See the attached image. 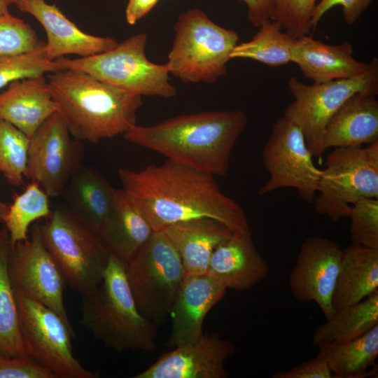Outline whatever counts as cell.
Segmentation results:
<instances>
[{"label":"cell","instance_id":"obj_9","mask_svg":"<svg viewBox=\"0 0 378 378\" xmlns=\"http://www.w3.org/2000/svg\"><path fill=\"white\" fill-rule=\"evenodd\" d=\"M125 270L139 312L155 323H162L186 276L175 247L162 231H154L125 262Z\"/></svg>","mask_w":378,"mask_h":378},{"label":"cell","instance_id":"obj_38","mask_svg":"<svg viewBox=\"0 0 378 378\" xmlns=\"http://www.w3.org/2000/svg\"><path fill=\"white\" fill-rule=\"evenodd\" d=\"M374 0H320L314 9L311 24L314 29L322 17L335 6L342 7L344 22L347 25L354 24L369 8Z\"/></svg>","mask_w":378,"mask_h":378},{"label":"cell","instance_id":"obj_29","mask_svg":"<svg viewBox=\"0 0 378 378\" xmlns=\"http://www.w3.org/2000/svg\"><path fill=\"white\" fill-rule=\"evenodd\" d=\"M378 324V290L362 301L335 309L333 316L316 330L312 343L346 342Z\"/></svg>","mask_w":378,"mask_h":378},{"label":"cell","instance_id":"obj_4","mask_svg":"<svg viewBox=\"0 0 378 378\" xmlns=\"http://www.w3.org/2000/svg\"><path fill=\"white\" fill-rule=\"evenodd\" d=\"M81 296L80 323L106 346L119 354L156 348L155 323L139 312L118 257L110 253L102 281Z\"/></svg>","mask_w":378,"mask_h":378},{"label":"cell","instance_id":"obj_28","mask_svg":"<svg viewBox=\"0 0 378 378\" xmlns=\"http://www.w3.org/2000/svg\"><path fill=\"white\" fill-rule=\"evenodd\" d=\"M11 242L6 228L0 229V354L27 356L22 342L15 293L9 273Z\"/></svg>","mask_w":378,"mask_h":378},{"label":"cell","instance_id":"obj_20","mask_svg":"<svg viewBox=\"0 0 378 378\" xmlns=\"http://www.w3.org/2000/svg\"><path fill=\"white\" fill-rule=\"evenodd\" d=\"M270 267L257 251L251 231L233 234L214 249L206 274L226 289L249 290L264 280Z\"/></svg>","mask_w":378,"mask_h":378},{"label":"cell","instance_id":"obj_26","mask_svg":"<svg viewBox=\"0 0 378 378\" xmlns=\"http://www.w3.org/2000/svg\"><path fill=\"white\" fill-rule=\"evenodd\" d=\"M115 191L96 170L81 166L62 195L69 209L99 234L113 207Z\"/></svg>","mask_w":378,"mask_h":378},{"label":"cell","instance_id":"obj_11","mask_svg":"<svg viewBox=\"0 0 378 378\" xmlns=\"http://www.w3.org/2000/svg\"><path fill=\"white\" fill-rule=\"evenodd\" d=\"M288 88L294 100L283 116L300 127L310 149L320 140L331 117L350 97L360 92L378 93V59L373 57L367 71L349 78L306 84L292 76Z\"/></svg>","mask_w":378,"mask_h":378},{"label":"cell","instance_id":"obj_25","mask_svg":"<svg viewBox=\"0 0 378 378\" xmlns=\"http://www.w3.org/2000/svg\"><path fill=\"white\" fill-rule=\"evenodd\" d=\"M377 290L378 248L352 244L342 249L334 309L356 304Z\"/></svg>","mask_w":378,"mask_h":378},{"label":"cell","instance_id":"obj_43","mask_svg":"<svg viewBox=\"0 0 378 378\" xmlns=\"http://www.w3.org/2000/svg\"><path fill=\"white\" fill-rule=\"evenodd\" d=\"M8 209L9 205L4 202L0 197V223L4 224Z\"/></svg>","mask_w":378,"mask_h":378},{"label":"cell","instance_id":"obj_7","mask_svg":"<svg viewBox=\"0 0 378 378\" xmlns=\"http://www.w3.org/2000/svg\"><path fill=\"white\" fill-rule=\"evenodd\" d=\"M148 36L132 35L115 48L94 55L55 60L62 69L88 74L103 82L140 96L174 97L167 63L150 62L145 52Z\"/></svg>","mask_w":378,"mask_h":378},{"label":"cell","instance_id":"obj_36","mask_svg":"<svg viewBox=\"0 0 378 378\" xmlns=\"http://www.w3.org/2000/svg\"><path fill=\"white\" fill-rule=\"evenodd\" d=\"M349 217L352 244L378 248V199H363L355 203Z\"/></svg>","mask_w":378,"mask_h":378},{"label":"cell","instance_id":"obj_30","mask_svg":"<svg viewBox=\"0 0 378 378\" xmlns=\"http://www.w3.org/2000/svg\"><path fill=\"white\" fill-rule=\"evenodd\" d=\"M282 30L276 21H265L250 41L235 46L230 59H249L273 67L291 62L296 37Z\"/></svg>","mask_w":378,"mask_h":378},{"label":"cell","instance_id":"obj_35","mask_svg":"<svg viewBox=\"0 0 378 378\" xmlns=\"http://www.w3.org/2000/svg\"><path fill=\"white\" fill-rule=\"evenodd\" d=\"M316 0H274L271 20L298 38L309 35Z\"/></svg>","mask_w":378,"mask_h":378},{"label":"cell","instance_id":"obj_10","mask_svg":"<svg viewBox=\"0 0 378 378\" xmlns=\"http://www.w3.org/2000/svg\"><path fill=\"white\" fill-rule=\"evenodd\" d=\"M20 328L27 356L50 371L55 378H97L74 357V329L54 310L15 293Z\"/></svg>","mask_w":378,"mask_h":378},{"label":"cell","instance_id":"obj_19","mask_svg":"<svg viewBox=\"0 0 378 378\" xmlns=\"http://www.w3.org/2000/svg\"><path fill=\"white\" fill-rule=\"evenodd\" d=\"M374 92L350 97L327 123L318 142L309 149L321 157L330 148L357 147L378 141V102Z\"/></svg>","mask_w":378,"mask_h":378},{"label":"cell","instance_id":"obj_33","mask_svg":"<svg viewBox=\"0 0 378 378\" xmlns=\"http://www.w3.org/2000/svg\"><path fill=\"white\" fill-rule=\"evenodd\" d=\"M45 45L23 54L0 55V89L15 80L62 70L55 61L46 59Z\"/></svg>","mask_w":378,"mask_h":378},{"label":"cell","instance_id":"obj_40","mask_svg":"<svg viewBox=\"0 0 378 378\" xmlns=\"http://www.w3.org/2000/svg\"><path fill=\"white\" fill-rule=\"evenodd\" d=\"M247 6L248 20L257 27L265 21L271 20L274 0H239Z\"/></svg>","mask_w":378,"mask_h":378},{"label":"cell","instance_id":"obj_13","mask_svg":"<svg viewBox=\"0 0 378 378\" xmlns=\"http://www.w3.org/2000/svg\"><path fill=\"white\" fill-rule=\"evenodd\" d=\"M83 148L58 112L50 115L30 138L25 177L37 183L49 197L62 192L82 166Z\"/></svg>","mask_w":378,"mask_h":378},{"label":"cell","instance_id":"obj_24","mask_svg":"<svg viewBox=\"0 0 378 378\" xmlns=\"http://www.w3.org/2000/svg\"><path fill=\"white\" fill-rule=\"evenodd\" d=\"M132 200L116 189L112 211L99 232L109 251L123 262L129 260L153 233Z\"/></svg>","mask_w":378,"mask_h":378},{"label":"cell","instance_id":"obj_14","mask_svg":"<svg viewBox=\"0 0 378 378\" xmlns=\"http://www.w3.org/2000/svg\"><path fill=\"white\" fill-rule=\"evenodd\" d=\"M9 273L15 293L52 309L73 329L64 302L66 284L44 245L39 224L31 227L29 238L11 244Z\"/></svg>","mask_w":378,"mask_h":378},{"label":"cell","instance_id":"obj_15","mask_svg":"<svg viewBox=\"0 0 378 378\" xmlns=\"http://www.w3.org/2000/svg\"><path fill=\"white\" fill-rule=\"evenodd\" d=\"M342 249L335 241L311 237L300 246L288 281L291 293L300 302H314L326 320L335 309L332 295L339 272Z\"/></svg>","mask_w":378,"mask_h":378},{"label":"cell","instance_id":"obj_17","mask_svg":"<svg viewBox=\"0 0 378 378\" xmlns=\"http://www.w3.org/2000/svg\"><path fill=\"white\" fill-rule=\"evenodd\" d=\"M15 5L21 12L31 15L44 28L47 36L45 54L49 61L68 55L88 57L111 50L118 44L113 38L84 32L55 5L45 0H15Z\"/></svg>","mask_w":378,"mask_h":378},{"label":"cell","instance_id":"obj_5","mask_svg":"<svg viewBox=\"0 0 378 378\" xmlns=\"http://www.w3.org/2000/svg\"><path fill=\"white\" fill-rule=\"evenodd\" d=\"M167 62L169 74L184 83H214L227 74L239 35L211 20L199 8L178 15Z\"/></svg>","mask_w":378,"mask_h":378},{"label":"cell","instance_id":"obj_42","mask_svg":"<svg viewBox=\"0 0 378 378\" xmlns=\"http://www.w3.org/2000/svg\"><path fill=\"white\" fill-rule=\"evenodd\" d=\"M15 3V0H0V17L10 15L9 6Z\"/></svg>","mask_w":378,"mask_h":378},{"label":"cell","instance_id":"obj_3","mask_svg":"<svg viewBox=\"0 0 378 378\" xmlns=\"http://www.w3.org/2000/svg\"><path fill=\"white\" fill-rule=\"evenodd\" d=\"M46 80L58 113L80 141L98 143L136 125L139 94L70 69L47 74Z\"/></svg>","mask_w":378,"mask_h":378},{"label":"cell","instance_id":"obj_21","mask_svg":"<svg viewBox=\"0 0 378 378\" xmlns=\"http://www.w3.org/2000/svg\"><path fill=\"white\" fill-rule=\"evenodd\" d=\"M354 49L348 41L330 45L309 35L296 38L292 49L291 62L304 76L316 83L352 78L367 71L371 61L363 63L353 56Z\"/></svg>","mask_w":378,"mask_h":378},{"label":"cell","instance_id":"obj_41","mask_svg":"<svg viewBox=\"0 0 378 378\" xmlns=\"http://www.w3.org/2000/svg\"><path fill=\"white\" fill-rule=\"evenodd\" d=\"M159 0H129L125 10L127 23L134 25L157 4Z\"/></svg>","mask_w":378,"mask_h":378},{"label":"cell","instance_id":"obj_1","mask_svg":"<svg viewBox=\"0 0 378 378\" xmlns=\"http://www.w3.org/2000/svg\"><path fill=\"white\" fill-rule=\"evenodd\" d=\"M118 175L153 231L203 218L224 224L233 234L251 230L244 209L221 192L211 174L167 160L138 171L121 168Z\"/></svg>","mask_w":378,"mask_h":378},{"label":"cell","instance_id":"obj_23","mask_svg":"<svg viewBox=\"0 0 378 378\" xmlns=\"http://www.w3.org/2000/svg\"><path fill=\"white\" fill-rule=\"evenodd\" d=\"M178 253L186 275L206 274L214 249L233 233L224 224L211 218H197L162 230Z\"/></svg>","mask_w":378,"mask_h":378},{"label":"cell","instance_id":"obj_22","mask_svg":"<svg viewBox=\"0 0 378 378\" xmlns=\"http://www.w3.org/2000/svg\"><path fill=\"white\" fill-rule=\"evenodd\" d=\"M57 111L44 76L15 80L0 93V118L31 138Z\"/></svg>","mask_w":378,"mask_h":378},{"label":"cell","instance_id":"obj_2","mask_svg":"<svg viewBox=\"0 0 378 378\" xmlns=\"http://www.w3.org/2000/svg\"><path fill=\"white\" fill-rule=\"evenodd\" d=\"M247 125L241 111H208L134 125L123 134L130 144L212 176H225L232 150Z\"/></svg>","mask_w":378,"mask_h":378},{"label":"cell","instance_id":"obj_12","mask_svg":"<svg viewBox=\"0 0 378 378\" xmlns=\"http://www.w3.org/2000/svg\"><path fill=\"white\" fill-rule=\"evenodd\" d=\"M305 137L300 127L282 116L272 125L271 134L262 151L269 178L258 193L265 195L278 189H295L301 199L312 203L321 170L314 164Z\"/></svg>","mask_w":378,"mask_h":378},{"label":"cell","instance_id":"obj_34","mask_svg":"<svg viewBox=\"0 0 378 378\" xmlns=\"http://www.w3.org/2000/svg\"><path fill=\"white\" fill-rule=\"evenodd\" d=\"M29 24L11 14L0 17V55H15L45 45Z\"/></svg>","mask_w":378,"mask_h":378},{"label":"cell","instance_id":"obj_16","mask_svg":"<svg viewBox=\"0 0 378 378\" xmlns=\"http://www.w3.org/2000/svg\"><path fill=\"white\" fill-rule=\"evenodd\" d=\"M234 344L217 332L204 333L195 341L173 348L133 378H226L225 361Z\"/></svg>","mask_w":378,"mask_h":378},{"label":"cell","instance_id":"obj_27","mask_svg":"<svg viewBox=\"0 0 378 378\" xmlns=\"http://www.w3.org/2000/svg\"><path fill=\"white\" fill-rule=\"evenodd\" d=\"M316 357L324 360L335 378H364L378 356V324L360 337L346 342H320Z\"/></svg>","mask_w":378,"mask_h":378},{"label":"cell","instance_id":"obj_32","mask_svg":"<svg viewBox=\"0 0 378 378\" xmlns=\"http://www.w3.org/2000/svg\"><path fill=\"white\" fill-rule=\"evenodd\" d=\"M30 138L0 118V173L14 186L24 183Z\"/></svg>","mask_w":378,"mask_h":378},{"label":"cell","instance_id":"obj_39","mask_svg":"<svg viewBox=\"0 0 378 378\" xmlns=\"http://www.w3.org/2000/svg\"><path fill=\"white\" fill-rule=\"evenodd\" d=\"M272 378H333L326 363L316 357L294 366L288 371L277 372Z\"/></svg>","mask_w":378,"mask_h":378},{"label":"cell","instance_id":"obj_18","mask_svg":"<svg viewBox=\"0 0 378 378\" xmlns=\"http://www.w3.org/2000/svg\"><path fill=\"white\" fill-rule=\"evenodd\" d=\"M226 290L206 274L186 275L169 314L172 330L166 345L173 349L197 340L203 334L205 316Z\"/></svg>","mask_w":378,"mask_h":378},{"label":"cell","instance_id":"obj_31","mask_svg":"<svg viewBox=\"0 0 378 378\" xmlns=\"http://www.w3.org/2000/svg\"><path fill=\"white\" fill-rule=\"evenodd\" d=\"M49 197L37 183L32 181L14 196L4 223L11 244L26 240L31 224L50 214Z\"/></svg>","mask_w":378,"mask_h":378},{"label":"cell","instance_id":"obj_8","mask_svg":"<svg viewBox=\"0 0 378 378\" xmlns=\"http://www.w3.org/2000/svg\"><path fill=\"white\" fill-rule=\"evenodd\" d=\"M378 199V141L365 147H339L327 156L313 204L332 222L349 217L363 199Z\"/></svg>","mask_w":378,"mask_h":378},{"label":"cell","instance_id":"obj_37","mask_svg":"<svg viewBox=\"0 0 378 378\" xmlns=\"http://www.w3.org/2000/svg\"><path fill=\"white\" fill-rule=\"evenodd\" d=\"M0 378H55L54 374L29 356L0 354Z\"/></svg>","mask_w":378,"mask_h":378},{"label":"cell","instance_id":"obj_6","mask_svg":"<svg viewBox=\"0 0 378 378\" xmlns=\"http://www.w3.org/2000/svg\"><path fill=\"white\" fill-rule=\"evenodd\" d=\"M39 227L66 285L82 295L102 281L110 253L97 232L63 208L52 210Z\"/></svg>","mask_w":378,"mask_h":378}]
</instances>
